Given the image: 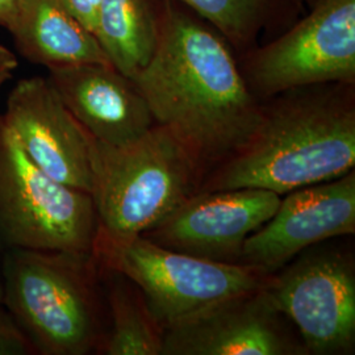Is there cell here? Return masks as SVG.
I'll use <instances>...</instances> for the list:
<instances>
[{"label": "cell", "instance_id": "obj_11", "mask_svg": "<svg viewBox=\"0 0 355 355\" xmlns=\"http://www.w3.org/2000/svg\"><path fill=\"white\" fill-rule=\"evenodd\" d=\"M286 195L272 217L243 242L240 263L271 275L315 243L354 234V170Z\"/></svg>", "mask_w": 355, "mask_h": 355}, {"label": "cell", "instance_id": "obj_1", "mask_svg": "<svg viewBox=\"0 0 355 355\" xmlns=\"http://www.w3.org/2000/svg\"><path fill=\"white\" fill-rule=\"evenodd\" d=\"M132 80L155 124L184 146L200 171L236 152L259 121L261 101L242 76L236 51L175 0H167L158 45Z\"/></svg>", "mask_w": 355, "mask_h": 355}, {"label": "cell", "instance_id": "obj_17", "mask_svg": "<svg viewBox=\"0 0 355 355\" xmlns=\"http://www.w3.org/2000/svg\"><path fill=\"white\" fill-rule=\"evenodd\" d=\"M116 275L119 279L108 291L111 330L103 338L101 350L107 355H162L165 329L153 316L142 293Z\"/></svg>", "mask_w": 355, "mask_h": 355}, {"label": "cell", "instance_id": "obj_6", "mask_svg": "<svg viewBox=\"0 0 355 355\" xmlns=\"http://www.w3.org/2000/svg\"><path fill=\"white\" fill-rule=\"evenodd\" d=\"M98 232L92 196L45 174L0 114V243L6 249L91 253Z\"/></svg>", "mask_w": 355, "mask_h": 355}, {"label": "cell", "instance_id": "obj_5", "mask_svg": "<svg viewBox=\"0 0 355 355\" xmlns=\"http://www.w3.org/2000/svg\"><path fill=\"white\" fill-rule=\"evenodd\" d=\"M91 254L99 268L139 288L164 329L221 299L257 290L270 278L257 267L180 253L142 234L114 237L98 229Z\"/></svg>", "mask_w": 355, "mask_h": 355}, {"label": "cell", "instance_id": "obj_9", "mask_svg": "<svg viewBox=\"0 0 355 355\" xmlns=\"http://www.w3.org/2000/svg\"><path fill=\"white\" fill-rule=\"evenodd\" d=\"M265 286L207 305L167 327L162 355H302Z\"/></svg>", "mask_w": 355, "mask_h": 355}, {"label": "cell", "instance_id": "obj_12", "mask_svg": "<svg viewBox=\"0 0 355 355\" xmlns=\"http://www.w3.org/2000/svg\"><path fill=\"white\" fill-rule=\"evenodd\" d=\"M3 119L38 168L60 183L91 193L92 137L66 108L48 78L20 80L7 99Z\"/></svg>", "mask_w": 355, "mask_h": 355}, {"label": "cell", "instance_id": "obj_15", "mask_svg": "<svg viewBox=\"0 0 355 355\" xmlns=\"http://www.w3.org/2000/svg\"><path fill=\"white\" fill-rule=\"evenodd\" d=\"M167 0H102L95 37L116 70L133 78L158 45Z\"/></svg>", "mask_w": 355, "mask_h": 355}, {"label": "cell", "instance_id": "obj_20", "mask_svg": "<svg viewBox=\"0 0 355 355\" xmlns=\"http://www.w3.org/2000/svg\"><path fill=\"white\" fill-rule=\"evenodd\" d=\"M17 64V58L12 51L0 45V87L12 78Z\"/></svg>", "mask_w": 355, "mask_h": 355}, {"label": "cell", "instance_id": "obj_7", "mask_svg": "<svg viewBox=\"0 0 355 355\" xmlns=\"http://www.w3.org/2000/svg\"><path fill=\"white\" fill-rule=\"evenodd\" d=\"M239 64L261 102L304 86L355 85V0H315L306 16Z\"/></svg>", "mask_w": 355, "mask_h": 355}, {"label": "cell", "instance_id": "obj_16", "mask_svg": "<svg viewBox=\"0 0 355 355\" xmlns=\"http://www.w3.org/2000/svg\"><path fill=\"white\" fill-rule=\"evenodd\" d=\"M216 28L237 55L257 46L259 35L284 32L302 11L296 0H175ZM280 35V33H279Z\"/></svg>", "mask_w": 355, "mask_h": 355}, {"label": "cell", "instance_id": "obj_2", "mask_svg": "<svg viewBox=\"0 0 355 355\" xmlns=\"http://www.w3.org/2000/svg\"><path fill=\"white\" fill-rule=\"evenodd\" d=\"M354 165L355 85H312L262 101L250 137L196 191L262 189L286 195L343 177Z\"/></svg>", "mask_w": 355, "mask_h": 355}, {"label": "cell", "instance_id": "obj_19", "mask_svg": "<svg viewBox=\"0 0 355 355\" xmlns=\"http://www.w3.org/2000/svg\"><path fill=\"white\" fill-rule=\"evenodd\" d=\"M76 20L95 35L102 0H60Z\"/></svg>", "mask_w": 355, "mask_h": 355}, {"label": "cell", "instance_id": "obj_13", "mask_svg": "<svg viewBox=\"0 0 355 355\" xmlns=\"http://www.w3.org/2000/svg\"><path fill=\"white\" fill-rule=\"evenodd\" d=\"M48 71L66 108L92 139L110 146H124L155 125L136 83L112 64H76Z\"/></svg>", "mask_w": 355, "mask_h": 355}, {"label": "cell", "instance_id": "obj_18", "mask_svg": "<svg viewBox=\"0 0 355 355\" xmlns=\"http://www.w3.org/2000/svg\"><path fill=\"white\" fill-rule=\"evenodd\" d=\"M37 354L26 333L17 325L11 313L0 304V355Z\"/></svg>", "mask_w": 355, "mask_h": 355}, {"label": "cell", "instance_id": "obj_3", "mask_svg": "<svg viewBox=\"0 0 355 355\" xmlns=\"http://www.w3.org/2000/svg\"><path fill=\"white\" fill-rule=\"evenodd\" d=\"M98 267L91 253L6 250L3 305L37 354L86 355L101 349Z\"/></svg>", "mask_w": 355, "mask_h": 355}, {"label": "cell", "instance_id": "obj_22", "mask_svg": "<svg viewBox=\"0 0 355 355\" xmlns=\"http://www.w3.org/2000/svg\"><path fill=\"white\" fill-rule=\"evenodd\" d=\"M0 304H3V279H1V270H0Z\"/></svg>", "mask_w": 355, "mask_h": 355}, {"label": "cell", "instance_id": "obj_21", "mask_svg": "<svg viewBox=\"0 0 355 355\" xmlns=\"http://www.w3.org/2000/svg\"><path fill=\"white\" fill-rule=\"evenodd\" d=\"M20 0H0V26L8 29Z\"/></svg>", "mask_w": 355, "mask_h": 355}, {"label": "cell", "instance_id": "obj_10", "mask_svg": "<svg viewBox=\"0 0 355 355\" xmlns=\"http://www.w3.org/2000/svg\"><path fill=\"white\" fill-rule=\"evenodd\" d=\"M279 203L280 195L262 189L195 191L142 236L180 253L240 263L243 242Z\"/></svg>", "mask_w": 355, "mask_h": 355}, {"label": "cell", "instance_id": "obj_14", "mask_svg": "<svg viewBox=\"0 0 355 355\" xmlns=\"http://www.w3.org/2000/svg\"><path fill=\"white\" fill-rule=\"evenodd\" d=\"M7 31L20 55L46 69L111 64L95 35L60 0H20Z\"/></svg>", "mask_w": 355, "mask_h": 355}, {"label": "cell", "instance_id": "obj_4", "mask_svg": "<svg viewBox=\"0 0 355 355\" xmlns=\"http://www.w3.org/2000/svg\"><path fill=\"white\" fill-rule=\"evenodd\" d=\"M91 165L98 229L114 237L155 227L196 191L202 177L190 153L158 124L124 146L92 139Z\"/></svg>", "mask_w": 355, "mask_h": 355}, {"label": "cell", "instance_id": "obj_23", "mask_svg": "<svg viewBox=\"0 0 355 355\" xmlns=\"http://www.w3.org/2000/svg\"><path fill=\"white\" fill-rule=\"evenodd\" d=\"M296 1H299V3H302V4H303V3H308V4L311 6V4H312L315 0H296Z\"/></svg>", "mask_w": 355, "mask_h": 355}, {"label": "cell", "instance_id": "obj_8", "mask_svg": "<svg viewBox=\"0 0 355 355\" xmlns=\"http://www.w3.org/2000/svg\"><path fill=\"white\" fill-rule=\"evenodd\" d=\"M309 354L350 353L355 343V272L337 252L300 257L265 284Z\"/></svg>", "mask_w": 355, "mask_h": 355}]
</instances>
